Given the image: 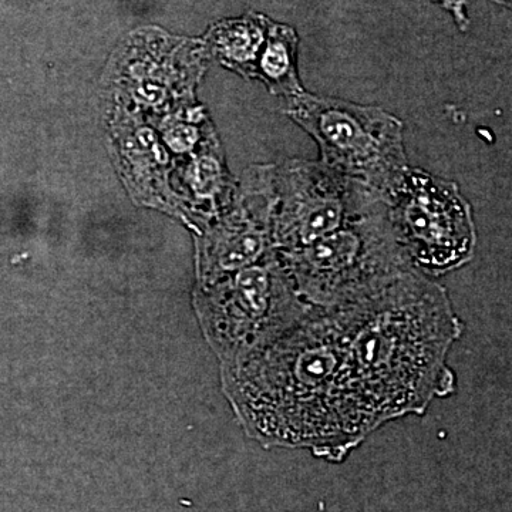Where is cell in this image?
Returning a JSON list of instances; mask_svg holds the SVG:
<instances>
[{
    "instance_id": "cell-1",
    "label": "cell",
    "mask_w": 512,
    "mask_h": 512,
    "mask_svg": "<svg viewBox=\"0 0 512 512\" xmlns=\"http://www.w3.org/2000/svg\"><path fill=\"white\" fill-rule=\"evenodd\" d=\"M228 384L248 430L266 447L303 448L342 463L372 434L329 311L309 309L231 362Z\"/></svg>"
},
{
    "instance_id": "cell-2",
    "label": "cell",
    "mask_w": 512,
    "mask_h": 512,
    "mask_svg": "<svg viewBox=\"0 0 512 512\" xmlns=\"http://www.w3.org/2000/svg\"><path fill=\"white\" fill-rule=\"evenodd\" d=\"M329 312L372 433L389 421L421 416L434 400L456 392L448 355L463 323L436 279L414 269L372 298Z\"/></svg>"
},
{
    "instance_id": "cell-3",
    "label": "cell",
    "mask_w": 512,
    "mask_h": 512,
    "mask_svg": "<svg viewBox=\"0 0 512 512\" xmlns=\"http://www.w3.org/2000/svg\"><path fill=\"white\" fill-rule=\"evenodd\" d=\"M276 255L302 301L323 311L366 301L414 271L386 201L308 247Z\"/></svg>"
},
{
    "instance_id": "cell-4",
    "label": "cell",
    "mask_w": 512,
    "mask_h": 512,
    "mask_svg": "<svg viewBox=\"0 0 512 512\" xmlns=\"http://www.w3.org/2000/svg\"><path fill=\"white\" fill-rule=\"evenodd\" d=\"M286 113L316 141L320 163L384 200L409 168L403 123L379 107L303 92Z\"/></svg>"
},
{
    "instance_id": "cell-5",
    "label": "cell",
    "mask_w": 512,
    "mask_h": 512,
    "mask_svg": "<svg viewBox=\"0 0 512 512\" xmlns=\"http://www.w3.org/2000/svg\"><path fill=\"white\" fill-rule=\"evenodd\" d=\"M386 204L397 241L420 274L436 279L473 258V211L453 181L409 167Z\"/></svg>"
},
{
    "instance_id": "cell-6",
    "label": "cell",
    "mask_w": 512,
    "mask_h": 512,
    "mask_svg": "<svg viewBox=\"0 0 512 512\" xmlns=\"http://www.w3.org/2000/svg\"><path fill=\"white\" fill-rule=\"evenodd\" d=\"M309 309L274 252L210 292L204 318L215 346L234 362L284 332Z\"/></svg>"
},
{
    "instance_id": "cell-7",
    "label": "cell",
    "mask_w": 512,
    "mask_h": 512,
    "mask_svg": "<svg viewBox=\"0 0 512 512\" xmlns=\"http://www.w3.org/2000/svg\"><path fill=\"white\" fill-rule=\"evenodd\" d=\"M274 191L275 252L308 247L386 201L320 161L299 158L274 167Z\"/></svg>"
},
{
    "instance_id": "cell-8",
    "label": "cell",
    "mask_w": 512,
    "mask_h": 512,
    "mask_svg": "<svg viewBox=\"0 0 512 512\" xmlns=\"http://www.w3.org/2000/svg\"><path fill=\"white\" fill-rule=\"evenodd\" d=\"M299 37L291 26L271 22L255 73L268 89L286 101L305 92L298 74Z\"/></svg>"
},
{
    "instance_id": "cell-9",
    "label": "cell",
    "mask_w": 512,
    "mask_h": 512,
    "mask_svg": "<svg viewBox=\"0 0 512 512\" xmlns=\"http://www.w3.org/2000/svg\"><path fill=\"white\" fill-rule=\"evenodd\" d=\"M271 22L265 16L249 15L244 19L220 23L211 35L215 52L229 66L247 74L255 73Z\"/></svg>"
},
{
    "instance_id": "cell-10",
    "label": "cell",
    "mask_w": 512,
    "mask_h": 512,
    "mask_svg": "<svg viewBox=\"0 0 512 512\" xmlns=\"http://www.w3.org/2000/svg\"><path fill=\"white\" fill-rule=\"evenodd\" d=\"M192 187L201 197H212L224 187V174L217 158L202 157L192 170Z\"/></svg>"
},
{
    "instance_id": "cell-11",
    "label": "cell",
    "mask_w": 512,
    "mask_h": 512,
    "mask_svg": "<svg viewBox=\"0 0 512 512\" xmlns=\"http://www.w3.org/2000/svg\"><path fill=\"white\" fill-rule=\"evenodd\" d=\"M197 138V130H195V128L185 126L174 130L168 140H170L171 146H173L175 150L184 151L194 146V144L197 143Z\"/></svg>"
}]
</instances>
